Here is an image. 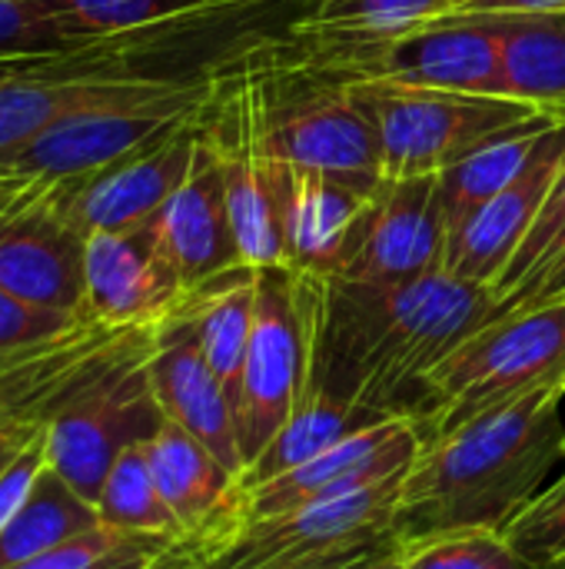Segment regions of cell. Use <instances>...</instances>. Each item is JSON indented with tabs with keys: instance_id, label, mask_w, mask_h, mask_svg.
I'll list each match as a JSON object with an SVG mask.
<instances>
[{
	"instance_id": "1",
	"label": "cell",
	"mask_w": 565,
	"mask_h": 569,
	"mask_svg": "<svg viewBox=\"0 0 565 569\" xmlns=\"http://www.w3.org/2000/svg\"><path fill=\"white\" fill-rule=\"evenodd\" d=\"M496 317V290L450 270L393 287L316 277L306 387L423 423L430 373Z\"/></svg>"
},
{
	"instance_id": "2",
	"label": "cell",
	"mask_w": 565,
	"mask_h": 569,
	"mask_svg": "<svg viewBox=\"0 0 565 569\" xmlns=\"http://www.w3.org/2000/svg\"><path fill=\"white\" fill-rule=\"evenodd\" d=\"M563 400L556 383L423 440L393 517L400 543L466 527L506 533L565 470Z\"/></svg>"
},
{
	"instance_id": "3",
	"label": "cell",
	"mask_w": 565,
	"mask_h": 569,
	"mask_svg": "<svg viewBox=\"0 0 565 569\" xmlns=\"http://www.w3.org/2000/svg\"><path fill=\"white\" fill-rule=\"evenodd\" d=\"M226 70L203 73V77L140 80L97 107L63 117L37 140H30L23 150L7 157L0 163V180H13V183L87 180L113 167L117 160L143 150L147 143L170 133L173 127L203 117L213 107Z\"/></svg>"
},
{
	"instance_id": "4",
	"label": "cell",
	"mask_w": 565,
	"mask_h": 569,
	"mask_svg": "<svg viewBox=\"0 0 565 569\" xmlns=\"http://www.w3.org/2000/svg\"><path fill=\"white\" fill-rule=\"evenodd\" d=\"M157 327H130L43 423L50 467L90 503H97L113 460L127 447L150 443L167 420L150 380Z\"/></svg>"
},
{
	"instance_id": "5",
	"label": "cell",
	"mask_w": 565,
	"mask_h": 569,
	"mask_svg": "<svg viewBox=\"0 0 565 569\" xmlns=\"http://www.w3.org/2000/svg\"><path fill=\"white\" fill-rule=\"evenodd\" d=\"M380 140L383 180L436 177L473 150L533 123H553L533 103L410 83H346Z\"/></svg>"
},
{
	"instance_id": "6",
	"label": "cell",
	"mask_w": 565,
	"mask_h": 569,
	"mask_svg": "<svg viewBox=\"0 0 565 569\" xmlns=\"http://www.w3.org/2000/svg\"><path fill=\"white\" fill-rule=\"evenodd\" d=\"M556 383H565V300L496 317L430 373L423 440Z\"/></svg>"
},
{
	"instance_id": "7",
	"label": "cell",
	"mask_w": 565,
	"mask_h": 569,
	"mask_svg": "<svg viewBox=\"0 0 565 569\" xmlns=\"http://www.w3.org/2000/svg\"><path fill=\"white\" fill-rule=\"evenodd\" d=\"M206 137L223 170L226 207L243 263L253 270L286 267L283 160L266 133L263 73L246 60V53L223 77L206 113Z\"/></svg>"
},
{
	"instance_id": "8",
	"label": "cell",
	"mask_w": 565,
	"mask_h": 569,
	"mask_svg": "<svg viewBox=\"0 0 565 569\" xmlns=\"http://www.w3.org/2000/svg\"><path fill=\"white\" fill-rule=\"evenodd\" d=\"M316 277L290 267L256 270V310L240 397L233 407L243 470L293 417L306 393L313 353Z\"/></svg>"
},
{
	"instance_id": "9",
	"label": "cell",
	"mask_w": 565,
	"mask_h": 569,
	"mask_svg": "<svg viewBox=\"0 0 565 569\" xmlns=\"http://www.w3.org/2000/svg\"><path fill=\"white\" fill-rule=\"evenodd\" d=\"M87 230L70 183H23L0 210V287L47 310L83 313Z\"/></svg>"
},
{
	"instance_id": "10",
	"label": "cell",
	"mask_w": 565,
	"mask_h": 569,
	"mask_svg": "<svg viewBox=\"0 0 565 569\" xmlns=\"http://www.w3.org/2000/svg\"><path fill=\"white\" fill-rule=\"evenodd\" d=\"M256 70L266 87V133L280 160L370 183L383 180L376 130L343 83Z\"/></svg>"
},
{
	"instance_id": "11",
	"label": "cell",
	"mask_w": 565,
	"mask_h": 569,
	"mask_svg": "<svg viewBox=\"0 0 565 569\" xmlns=\"http://www.w3.org/2000/svg\"><path fill=\"white\" fill-rule=\"evenodd\" d=\"M450 227L436 177L380 180L356 227L340 280L393 287L443 270Z\"/></svg>"
},
{
	"instance_id": "12",
	"label": "cell",
	"mask_w": 565,
	"mask_h": 569,
	"mask_svg": "<svg viewBox=\"0 0 565 569\" xmlns=\"http://www.w3.org/2000/svg\"><path fill=\"white\" fill-rule=\"evenodd\" d=\"M186 287L153 220L87 237L83 313L110 327H157L180 310Z\"/></svg>"
},
{
	"instance_id": "13",
	"label": "cell",
	"mask_w": 565,
	"mask_h": 569,
	"mask_svg": "<svg viewBox=\"0 0 565 569\" xmlns=\"http://www.w3.org/2000/svg\"><path fill=\"white\" fill-rule=\"evenodd\" d=\"M423 450V430L413 417H386L366 430H356L313 457L310 463L246 490L250 517H276L306 503L340 500L396 473H406Z\"/></svg>"
},
{
	"instance_id": "14",
	"label": "cell",
	"mask_w": 565,
	"mask_h": 569,
	"mask_svg": "<svg viewBox=\"0 0 565 569\" xmlns=\"http://www.w3.org/2000/svg\"><path fill=\"white\" fill-rule=\"evenodd\" d=\"M565 163V120H556L529 167L503 190L496 193L490 203H483L470 220H463L450 240H446V257H443V270H450L460 280L470 283H483L493 287L500 283V277L506 273L509 260L516 257V250L523 247L526 233L533 230L559 170Z\"/></svg>"
},
{
	"instance_id": "15",
	"label": "cell",
	"mask_w": 565,
	"mask_h": 569,
	"mask_svg": "<svg viewBox=\"0 0 565 569\" xmlns=\"http://www.w3.org/2000/svg\"><path fill=\"white\" fill-rule=\"evenodd\" d=\"M203 117L173 127L170 133L147 143L143 150L117 160L113 167L87 180H67L70 207L83 223V230L97 233V230H120L153 220L163 210V203L183 187L193 167L196 143L203 133Z\"/></svg>"
},
{
	"instance_id": "16",
	"label": "cell",
	"mask_w": 565,
	"mask_h": 569,
	"mask_svg": "<svg viewBox=\"0 0 565 569\" xmlns=\"http://www.w3.org/2000/svg\"><path fill=\"white\" fill-rule=\"evenodd\" d=\"M150 380L167 420L193 433L230 473H243V453L236 440L233 403L210 370L193 323L176 310L157 327V343L150 357Z\"/></svg>"
},
{
	"instance_id": "17",
	"label": "cell",
	"mask_w": 565,
	"mask_h": 569,
	"mask_svg": "<svg viewBox=\"0 0 565 569\" xmlns=\"http://www.w3.org/2000/svg\"><path fill=\"white\" fill-rule=\"evenodd\" d=\"M376 187L283 160L286 267L313 277H340Z\"/></svg>"
},
{
	"instance_id": "18",
	"label": "cell",
	"mask_w": 565,
	"mask_h": 569,
	"mask_svg": "<svg viewBox=\"0 0 565 569\" xmlns=\"http://www.w3.org/2000/svg\"><path fill=\"white\" fill-rule=\"evenodd\" d=\"M153 227L186 290L220 273H230L236 267H246L226 207L223 170L206 137V117H203V133L196 143L193 167L183 187L153 217Z\"/></svg>"
},
{
	"instance_id": "19",
	"label": "cell",
	"mask_w": 565,
	"mask_h": 569,
	"mask_svg": "<svg viewBox=\"0 0 565 569\" xmlns=\"http://www.w3.org/2000/svg\"><path fill=\"white\" fill-rule=\"evenodd\" d=\"M150 470L160 487V497L173 510L183 533H220L243 523L246 490L240 477L230 473L193 433L180 423L163 420L153 440L147 443Z\"/></svg>"
},
{
	"instance_id": "20",
	"label": "cell",
	"mask_w": 565,
	"mask_h": 569,
	"mask_svg": "<svg viewBox=\"0 0 565 569\" xmlns=\"http://www.w3.org/2000/svg\"><path fill=\"white\" fill-rule=\"evenodd\" d=\"M500 37V97L565 120V10L483 13Z\"/></svg>"
},
{
	"instance_id": "21",
	"label": "cell",
	"mask_w": 565,
	"mask_h": 569,
	"mask_svg": "<svg viewBox=\"0 0 565 569\" xmlns=\"http://www.w3.org/2000/svg\"><path fill=\"white\" fill-rule=\"evenodd\" d=\"M253 310H256V270L253 267H236L230 273H220L186 290L180 303V313L193 323L196 343L233 407L240 397L246 347L253 333Z\"/></svg>"
},
{
	"instance_id": "22",
	"label": "cell",
	"mask_w": 565,
	"mask_h": 569,
	"mask_svg": "<svg viewBox=\"0 0 565 569\" xmlns=\"http://www.w3.org/2000/svg\"><path fill=\"white\" fill-rule=\"evenodd\" d=\"M380 420H386V417L373 413V410H366V407H360L353 400H343L336 393L306 387L303 400L296 403V410L283 423V430L240 473V487L253 490L260 483H270V480L310 463L313 457H320L323 450H330L343 437H350L356 430H366V427H373Z\"/></svg>"
},
{
	"instance_id": "23",
	"label": "cell",
	"mask_w": 565,
	"mask_h": 569,
	"mask_svg": "<svg viewBox=\"0 0 565 569\" xmlns=\"http://www.w3.org/2000/svg\"><path fill=\"white\" fill-rule=\"evenodd\" d=\"M100 523L97 503L80 497L50 463L37 477L30 497L0 530V569L30 563L33 557L73 540Z\"/></svg>"
},
{
	"instance_id": "24",
	"label": "cell",
	"mask_w": 565,
	"mask_h": 569,
	"mask_svg": "<svg viewBox=\"0 0 565 569\" xmlns=\"http://www.w3.org/2000/svg\"><path fill=\"white\" fill-rule=\"evenodd\" d=\"M553 123H533L516 133H506V137L473 150L470 157L456 160L443 173H436V193H440V207H443L450 233L463 220H470L483 203H490L496 193H503L529 167L543 133Z\"/></svg>"
},
{
	"instance_id": "25",
	"label": "cell",
	"mask_w": 565,
	"mask_h": 569,
	"mask_svg": "<svg viewBox=\"0 0 565 569\" xmlns=\"http://www.w3.org/2000/svg\"><path fill=\"white\" fill-rule=\"evenodd\" d=\"M97 513H100V523H107L113 530L190 537L180 530L173 510L160 497V487H157L153 470H150L147 443L127 447L113 460V467H110V473L97 493Z\"/></svg>"
},
{
	"instance_id": "26",
	"label": "cell",
	"mask_w": 565,
	"mask_h": 569,
	"mask_svg": "<svg viewBox=\"0 0 565 569\" xmlns=\"http://www.w3.org/2000/svg\"><path fill=\"white\" fill-rule=\"evenodd\" d=\"M183 537L163 533H127L107 523L77 533L73 540L33 557L13 569H157Z\"/></svg>"
},
{
	"instance_id": "27",
	"label": "cell",
	"mask_w": 565,
	"mask_h": 569,
	"mask_svg": "<svg viewBox=\"0 0 565 569\" xmlns=\"http://www.w3.org/2000/svg\"><path fill=\"white\" fill-rule=\"evenodd\" d=\"M453 0H306L290 20L310 33H393L443 17Z\"/></svg>"
},
{
	"instance_id": "28",
	"label": "cell",
	"mask_w": 565,
	"mask_h": 569,
	"mask_svg": "<svg viewBox=\"0 0 565 569\" xmlns=\"http://www.w3.org/2000/svg\"><path fill=\"white\" fill-rule=\"evenodd\" d=\"M403 569H536L500 530L466 527L400 543Z\"/></svg>"
},
{
	"instance_id": "29",
	"label": "cell",
	"mask_w": 565,
	"mask_h": 569,
	"mask_svg": "<svg viewBox=\"0 0 565 569\" xmlns=\"http://www.w3.org/2000/svg\"><path fill=\"white\" fill-rule=\"evenodd\" d=\"M226 0H47L73 43L150 27Z\"/></svg>"
},
{
	"instance_id": "30",
	"label": "cell",
	"mask_w": 565,
	"mask_h": 569,
	"mask_svg": "<svg viewBox=\"0 0 565 569\" xmlns=\"http://www.w3.org/2000/svg\"><path fill=\"white\" fill-rule=\"evenodd\" d=\"M565 250V163L533 223V230L526 233L523 247L516 250V257L509 260L506 273L496 283V297L500 303L513 300L516 293H523L559 253Z\"/></svg>"
},
{
	"instance_id": "31",
	"label": "cell",
	"mask_w": 565,
	"mask_h": 569,
	"mask_svg": "<svg viewBox=\"0 0 565 569\" xmlns=\"http://www.w3.org/2000/svg\"><path fill=\"white\" fill-rule=\"evenodd\" d=\"M506 537L536 569H565V480L553 483Z\"/></svg>"
},
{
	"instance_id": "32",
	"label": "cell",
	"mask_w": 565,
	"mask_h": 569,
	"mask_svg": "<svg viewBox=\"0 0 565 569\" xmlns=\"http://www.w3.org/2000/svg\"><path fill=\"white\" fill-rule=\"evenodd\" d=\"M73 40L60 27L47 0H0V63L13 57H33L70 47Z\"/></svg>"
},
{
	"instance_id": "33",
	"label": "cell",
	"mask_w": 565,
	"mask_h": 569,
	"mask_svg": "<svg viewBox=\"0 0 565 569\" xmlns=\"http://www.w3.org/2000/svg\"><path fill=\"white\" fill-rule=\"evenodd\" d=\"M77 320L80 317L37 307V303H30V300H23V297L0 287V363H7V360L20 357L23 350L63 333Z\"/></svg>"
},
{
	"instance_id": "34",
	"label": "cell",
	"mask_w": 565,
	"mask_h": 569,
	"mask_svg": "<svg viewBox=\"0 0 565 569\" xmlns=\"http://www.w3.org/2000/svg\"><path fill=\"white\" fill-rule=\"evenodd\" d=\"M47 440H43V430L37 437H30L23 443V450L0 470V530L13 520V513L23 507V500L30 497L37 477L43 473L47 467Z\"/></svg>"
},
{
	"instance_id": "35",
	"label": "cell",
	"mask_w": 565,
	"mask_h": 569,
	"mask_svg": "<svg viewBox=\"0 0 565 569\" xmlns=\"http://www.w3.org/2000/svg\"><path fill=\"white\" fill-rule=\"evenodd\" d=\"M400 537L390 530V533H380V537H370V540H356V543H346V547H336V550H326L320 557H310V560H300L286 569H353L360 567L363 560L396 547Z\"/></svg>"
},
{
	"instance_id": "36",
	"label": "cell",
	"mask_w": 565,
	"mask_h": 569,
	"mask_svg": "<svg viewBox=\"0 0 565 569\" xmlns=\"http://www.w3.org/2000/svg\"><path fill=\"white\" fill-rule=\"evenodd\" d=\"M565 300V250L513 300L500 303V317L513 313V310H526V307H539V303H559Z\"/></svg>"
},
{
	"instance_id": "37",
	"label": "cell",
	"mask_w": 565,
	"mask_h": 569,
	"mask_svg": "<svg viewBox=\"0 0 565 569\" xmlns=\"http://www.w3.org/2000/svg\"><path fill=\"white\" fill-rule=\"evenodd\" d=\"M565 0H456L446 13H553Z\"/></svg>"
},
{
	"instance_id": "38",
	"label": "cell",
	"mask_w": 565,
	"mask_h": 569,
	"mask_svg": "<svg viewBox=\"0 0 565 569\" xmlns=\"http://www.w3.org/2000/svg\"><path fill=\"white\" fill-rule=\"evenodd\" d=\"M200 547H203V537H183V540H180V547H176V550H173V553H170V557H167V560H163L157 569H180L183 563H190V560L196 557V550H200Z\"/></svg>"
},
{
	"instance_id": "39",
	"label": "cell",
	"mask_w": 565,
	"mask_h": 569,
	"mask_svg": "<svg viewBox=\"0 0 565 569\" xmlns=\"http://www.w3.org/2000/svg\"><path fill=\"white\" fill-rule=\"evenodd\" d=\"M353 569H403L400 567V543L383 550V553H376V557H370V560H363L360 567Z\"/></svg>"
},
{
	"instance_id": "40",
	"label": "cell",
	"mask_w": 565,
	"mask_h": 569,
	"mask_svg": "<svg viewBox=\"0 0 565 569\" xmlns=\"http://www.w3.org/2000/svg\"><path fill=\"white\" fill-rule=\"evenodd\" d=\"M23 183H13V180H0V210L17 197V190H20Z\"/></svg>"
},
{
	"instance_id": "41",
	"label": "cell",
	"mask_w": 565,
	"mask_h": 569,
	"mask_svg": "<svg viewBox=\"0 0 565 569\" xmlns=\"http://www.w3.org/2000/svg\"><path fill=\"white\" fill-rule=\"evenodd\" d=\"M563 473H565V470H563ZM563 473H559V477H563Z\"/></svg>"
},
{
	"instance_id": "42",
	"label": "cell",
	"mask_w": 565,
	"mask_h": 569,
	"mask_svg": "<svg viewBox=\"0 0 565 569\" xmlns=\"http://www.w3.org/2000/svg\"><path fill=\"white\" fill-rule=\"evenodd\" d=\"M453 3H456V0H453Z\"/></svg>"
}]
</instances>
